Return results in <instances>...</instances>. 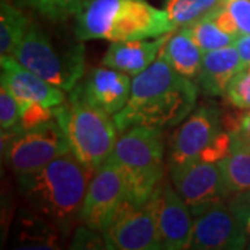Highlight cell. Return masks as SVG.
I'll use <instances>...</instances> for the list:
<instances>
[{"mask_svg":"<svg viewBox=\"0 0 250 250\" xmlns=\"http://www.w3.org/2000/svg\"><path fill=\"white\" fill-rule=\"evenodd\" d=\"M199 85L181 75L163 56L135 75L123 110L113 116L120 132L146 125L167 129L181 124L196 107Z\"/></svg>","mask_w":250,"mask_h":250,"instance_id":"1","label":"cell"},{"mask_svg":"<svg viewBox=\"0 0 250 250\" xmlns=\"http://www.w3.org/2000/svg\"><path fill=\"white\" fill-rule=\"evenodd\" d=\"M93 171L88 170L71 152L50 161L32 174L18 177L28 206L68 236L80 223L82 203Z\"/></svg>","mask_w":250,"mask_h":250,"instance_id":"2","label":"cell"},{"mask_svg":"<svg viewBox=\"0 0 250 250\" xmlns=\"http://www.w3.org/2000/svg\"><path fill=\"white\" fill-rule=\"evenodd\" d=\"M166 10L147 0H88L75 16V38L125 42L174 32Z\"/></svg>","mask_w":250,"mask_h":250,"instance_id":"3","label":"cell"},{"mask_svg":"<svg viewBox=\"0 0 250 250\" xmlns=\"http://www.w3.org/2000/svg\"><path fill=\"white\" fill-rule=\"evenodd\" d=\"M70 92L68 100L54 107V118L62 128L72 154L88 170L96 172L114 150L118 129L113 117L82 96L80 85Z\"/></svg>","mask_w":250,"mask_h":250,"instance_id":"4","label":"cell"},{"mask_svg":"<svg viewBox=\"0 0 250 250\" xmlns=\"http://www.w3.org/2000/svg\"><path fill=\"white\" fill-rule=\"evenodd\" d=\"M110 159L124 175L126 199L136 205L147 203L164 177L163 129L146 125L125 129Z\"/></svg>","mask_w":250,"mask_h":250,"instance_id":"5","label":"cell"},{"mask_svg":"<svg viewBox=\"0 0 250 250\" xmlns=\"http://www.w3.org/2000/svg\"><path fill=\"white\" fill-rule=\"evenodd\" d=\"M168 167L188 163H220L232 153V138L223 121V111L200 104L182 121L170 139Z\"/></svg>","mask_w":250,"mask_h":250,"instance_id":"6","label":"cell"},{"mask_svg":"<svg viewBox=\"0 0 250 250\" xmlns=\"http://www.w3.org/2000/svg\"><path fill=\"white\" fill-rule=\"evenodd\" d=\"M14 59L49 83L70 92L85 70V46L59 43L43 29L31 24L16 50Z\"/></svg>","mask_w":250,"mask_h":250,"instance_id":"7","label":"cell"},{"mask_svg":"<svg viewBox=\"0 0 250 250\" xmlns=\"http://www.w3.org/2000/svg\"><path fill=\"white\" fill-rule=\"evenodd\" d=\"M70 152L68 141L56 118L31 129H22L18 124L1 131V153L17 178L39 171Z\"/></svg>","mask_w":250,"mask_h":250,"instance_id":"8","label":"cell"},{"mask_svg":"<svg viewBox=\"0 0 250 250\" xmlns=\"http://www.w3.org/2000/svg\"><path fill=\"white\" fill-rule=\"evenodd\" d=\"M107 249H163L160 233L150 203L136 205L125 199L102 231Z\"/></svg>","mask_w":250,"mask_h":250,"instance_id":"9","label":"cell"},{"mask_svg":"<svg viewBox=\"0 0 250 250\" xmlns=\"http://www.w3.org/2000/svg\"><path fill=\"white\" fill-rule=\"evenodd\" d=\"M170 174L174 188L193 217L231 197L218 163H188L170 168Z\"/></svg>","mask_w":250,"mask_h":250,"instance_id":"10","label":"cell"},{"mask_svg":"<svg viewBox=\"0 0 250 250\" xmlns=\"http://www.w3.org/2000/svg\"><path fill=\"white\" fill-rule=\"evenodd\" d=\"M126 199L124 175L108 157L92 177L82 203L80 223L102 232L117 207Z\"/></svg>","mask_w":250,"mask_h":250,"instance_id":"11","label":"cell"},{"mask_svg":"<svg viewBox=\"0 0 250 250\" xmlns=\"http://www.w3.org/2000/svg\"><path fill=\"white\" fill-rule=\"evenodd\" d=\"M149 203L156 217L163 249H190L193 214L178 190L168 182L161 181Z\"/></svg>","mask_w":250,"mask_h":250,"instance_id":"12","label":"cell"},{"mask_svg":"<svg viewBox=\"0 0 250 250\" xmlns=\"http://www.w3.org/2000/svg\"><path fill=\"white\" fill-rule=\"evenodd\" d=\"M190 249H245L248 242L242 225L228 203L215 205L193 217Z\"/></svg>","mask_w":250,"mask_h":250,"instance_id":"13","label":"cell"},{"mask_svg":"<svg viewBox=\"0 0 250 250\" xmlns=\"http://www.w3.org/2000/svg\"><path fill=\"white\" fill-rule=\"evenodd\" d=\"M1 83L7 85L17 102H38L57 107L65 102L64 90L27 70L14 57H0Z\"/></svg>","mask_w":250,"mask_h":250,"instance_id":"14","label":"cell"},{"mask_svg":"<svg viewBox=\"0 0 250 250\" xmlns=\"http://www.w3.org/2000/svg\"><path fill=\"white\" fill-rule=\"evenodd\" d=\"M131 85L128 74L106 67L92 70L80 88L82 96L92 106L113 117L126 104Z\"/></svg>","mask_w":250,"mask_h":250,"instance_id":"15","label":"cell"},{"mask_svg":"<svg viewBox=\"0 0 250 250\" xmlns=\"http://www.w3.org/2000/svg\"><path fill=\"white\" fill-rule=\"evenodd\" d=\"M171 34L172 32L149 39L111 42L102 59V65L128 75H138L157 59Z\"/></svg>","mask_w":250,"mask_h":250,"instance_id":"16","label":"cell"},{"mask_svg":"<svg viewBox=\"0 0 250 250\" xmlns=\"http://www.w3.org/2000/svg\"><path fill=\"white\" fill-rule=\"evenodd\" d=\"M241 70V56L235 45L207 52L196 78L199 89L206 96H225L231 81Z\"/></svg>","mask_w":250,"mask_h":250,"instance_id":"17","label":"cell"},{"mask_svg":"<svg viewBox=\"0 0 250 250\" xmlns=\"http://www.w3.org/2000/svg\"><path fill=\"white\" fill-rule=\"evenodd\" d=\"M13 236L17 249H59L62 233L29 207L17 213Z\"/></svg>","mask_w":250,"mask_h":250,"instance_id":"18","label":"cell"},{"mask_svg":"<svg viewBox=\"0 0 250 250\" xmlns=\"http://www.w3.org/2000/svg\"><path fill=\"white\" fill-rule=\"evenodd\" d=\"M160 54L175 71L189 80L197 78L205 56L185 27L181 28L177 34H171Z\"/></svg>","mask_w":250,"mask_h":250,"instance_id":"19","label":"cell"},{"mask_svg":"<svg viewBox=\"0 0 250 250\" xmlns=\"http://www.w3.org/2000/svg\"><path fill=\"white\" fill-rule=\"evenodd\" d=\"M31 25L28 17L7 0L0 4V56L14 57L27 29Z\"/></svg>","mask_w":250,"mask_h":250,"instance_id":"20","label":"cell"},{"mask_svg":"<svg viewBox=\"0 0 250 250\" xmlns=\"http://www.w3.org/2000/svg\"><path fill=\"white\" fill-rule=\"evenodd\" d=\"M225 0H166L164 10L175 28L189 27L208 17Z\"/></svg>","mask_w":250,"mask_h":250,"instance_id":"21","label":"cell"},{"mask_svg":"<svg viewBox=\"0 0 250 250\" xmlns=\"http://www.w3.org/2000/svg\"><path fill=\"white\" fill-rule=\"evenodd\" d=\"M218 164L231 196L250 190V150H233Z\"/></svg>","mask_w":250,"mask_h":250,"instance_id":"22","label":"cell"},{"mask_svg":"<svg viewBox=\"0 0 250 250\" xmlns=\"http://www.w3.org/2000/svg\"><path fill=\"white\" fill-rule=\"evenodd\" d=\"M185 28L203 53L233 45V42L236 39L235 36L221 31L210 17L203 18V20Z\"/></svg>","mask_w":250,"mask_h":250,"instance_id":"23","label":"cell"},{"mask_svg":"<svg viewBox=\"0 0 250 250\" xmlns=\"http://www.w3.org/2000/svg\"><path fill=\"white\" fill-rule=\"evenodd\" d=\"M21 7L34 10L50 21H64L77 16L88 0H14Z\"/></svg>","mask_w":250,"mask_h":250,"instance_id":"24","label":"cell"},{"mask_svg":"<svg viewBox=\"0 0 250 250\" xmlns=\"http://www.w3.org/2000/svg\"><path fill=\"white\" fill-rule=\"evenodd\" d=\"M223 111V121L232 138L233 150H250V108L248 111Z\"/></svg>","mask_w":250,"mask_h":250,"instance_id":"25","label":"cell"},{"mask_svg":"<svg viewBox=\"0 0 250 250\" xmlns=\"http://www.w3.org/2000/svg\"><path fill=\"white\" fill-rule=\"evenodd\" d=\"M225 98L228 103L239 110L250 108V67L242 68L231 81Z\"/></svg>","mask_w":250,"mask_h":250,"instance_id":"26","label":"cell"},{"mask_svg":"<svg viewBox=\"0 0 250 250\" xmlns=\"http://www.w3.org/2000/svg\"><path fill=\"white\" fill-rule=\"evenodd\" d=\"M20 125L22 129H31L54 118V107L38 102H20Z\"/></svg>","mask_w":250,"mask_h":250,"instance_id":"27","label":"cell"},{"mask_svg":"<svg viewBox=\"0 0 250 250\" xmlns=\"http://www.w3.org/2000/svg\"><path fill=\"white\" fill-rule=\"evenodd\" d=\"M20 124V106L13 92L7 85L1 83L0 88V125L1 131H9Z\"/></svg>","mask_w":250,"mask_h":250,"instance_id":"28","label":"cell"},{"mask_svg":"<svg viewBox=\"0 0 250 250\" xmlns=\"http://www.w3.org/2000/svg\"><path fill=\"white\" fill-rule=\"evenodd\" d=\"M71 248L72 249H107V245L102 232L81 224L74 231Z\"/></svg>","mask_w":250,"mask_h":250,"instance_id":"29","label":"cell"},{"mask_svg":"<svg viewBox=\"0 0 250 250\" xmlns=\"http://www.w3.org/2000/svg\"><path fill=\"white\" fill-rule=\"evenodd\" d=\"M225 7L231 13L239 34H250V0H225Z\"/></svg>","mask_w":250,"mask_h":250,"instance_id":"30","label":"cell"},{"mask_svg":"<svg viewBox=\"0 0 250 250\" xmlns=\"http://www.w3.org/2000/svg\"><path fill=\"white\" fill-rule=\"evenodd\" d=\"M228 205H229L231 210L235 213L236 218L241 223L242 229H243V233L246 236V242H248L246 248H250V208L246 207V206L241 205V203H238V202H233L231 199H229Z\"/></svg>","mask_w":250,"mask_h":250,"instance_id":"31","label":"cell"},{"mask_svg":"<svg viewBox=\"0 0 250 250\" xmlns=\"http://www.w3.org/2000/svg\"><path fill=\"white\" fill-rule=\"evenodd\" d=\"M233 45L236 46L239 56H241V67L242 68H248L250 67V34L239 35Z\"/></svg>","mask_w":250,"mask_h":250,"instance_id":"32","label":"cell"},{"mask_svg":"<svg viewBox=\"0 0 250 250\" xmlns=\"http://www.w3.org/2000/svg\"><path fill=\"white\" fill-rule=\"evenodd\" d=\"M231 200L238 202V203H241V205L246 206V207H249L250 208V190L243 192V193H238V195H233V196L231 197Z\"/></svg>","mask_w":250,"mask_h":250,"instance_id":"33","label":"cell"}]
</instances>
